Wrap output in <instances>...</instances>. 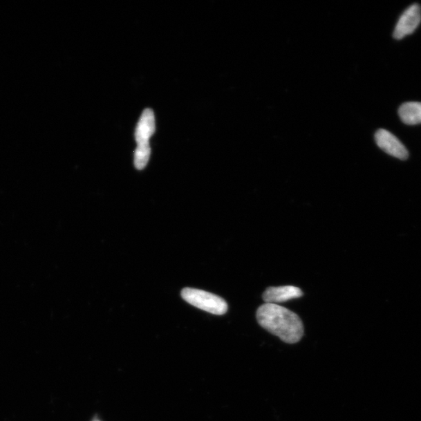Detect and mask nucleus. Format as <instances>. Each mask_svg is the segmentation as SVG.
<instances>
[{"label": "nucleus", "mask_w": 421, "mask_h": 421, "mask_svg": "<svg viewBox=\"0 0 421 421\" xmlns=\"http://www.w3.org/2000/svg\"><path fill=\"white\" fill-rule=\"evenodd\" d=\"M257 319L262 328L285 343L297 344L303 337V326L300 317L278 304L261 305L257 311Z\"/></svg>", "instance_id": "f257e3e1"}, {"label": "nucleus", "mask_w": 421, "mask_h": 421, "mask_svg": "<svg viewBox=\"0 0 421 421\" xmlns=\"http://www.w3.org/2000/svg\"><path fill=\"white\" fill-rule=\"evenodd\" d=\"M181 296L194 307L216 315H223L228 310L227 303L223 298L206 291L186 288L183 290Z\"/></svg>", "instance_id": "f03ea898"}, {"label": "nucleus", "mask_w": 421, "mask_h": 421, "mask_svg": "<svg viewBox=\"0 0 421 421\" xmlns=\"http://www.w3.org/2000/svg\"><path fill=\"white\" fill-rule=\"evenodd\" d=\"M421 21V8L418 4H413L402 15L394 30V38L402 39L412 34Z\"/></svg>", "instance_id": "7ed1b4c3"}, {"label": "nucleus", "mask_w": 421, "mask_h": 421, "mask_svg": "<svg viewBox=\"0 0 421 421\" xmlns=\"http://www.w3.org/2000/svg\"><path fill=\"white\" fill-rule=\"evenodd\" d=\"M375 140L378 147L389 155L402 160H407L409 157L407 149L392 133L386 130H378L375 133Z\"/></svg>", "instance_id": "20e7f679"}, {"label": "nucleus", "mask_w": 421, "mask_h": 421, "mask_svg": "<svg viewBox=\"0 0 421 421\" xmlns=\"http://www.w3.org/2000/svg\"><path fill=\"white\" fill-rule=\"evenodd\" d=\"M302 296L303 292L301 289L296 286H280V288H268L264 292L263 299L265 303L277 304Z\"/></svg>", "instance_id": "39448f33"}, {"label": "nucleus", "mask_w": 421, "mask_h": 421, "mask_svg": "<svg viewBox=\"0 0 421 421\" xmlns=\"http://www.w3.org/2000/svg\"><path fill=\"white\" fill-rule=\"evenodd\" d=\"M156 131L155 115L150 109H145L140 117L135 132L138 144L149 143Z\"/></svg>", "instance_id": "423d86ee"}, {"label": "nucleus", "mask_w": 421, "mask_h": 421, "mask_svg": "<svg viewBox=\"0 0 421 421\" xmlns=\"http://www.w3.org/2000/svg\"><path fill=\"white\" fill-rule=\"evenodd\" d=\"M399 115L405 124H421V102H409L402 104L399 109Z\"/></svg>", "instance_id": "0eeeda50"}, {"label": "nucleus", "mask_w": 421, "mask_h": 421, "mask_svg": "<svg viewBox=\"0 0 421 421\" xmlns=\"http://www.w3.org/2000/svg\"><path fill=\"white\" fill-rule=\"evenodd\" d=\"M151 155L149 143L139 144L134 153V166L138 169H143L148 164Z\"/></svg>", "instance_id": "6e6552de"}, {"label": "nucleus", "mask_w": 421, "mask_h": 421, "mask_svg": "<svg viewBox=\"0 0 421 421\" xmlns=\"http://www.w3.org/2000/svg\"><path fill=\"white\" fill-rule=\"evenodd\" d=\"M93 421H100V420H93Z\"/></svg>", "instance_id": "1a4fd4ad"}]
</instances>
